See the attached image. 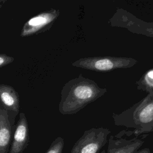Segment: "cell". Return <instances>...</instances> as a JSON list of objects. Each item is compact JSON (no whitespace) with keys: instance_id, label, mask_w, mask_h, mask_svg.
I'll return each instance as SVG.
<instances>
[{"instance_id":"cell-1","label":"cell","mask_w":153,"mask_h":153,"mask_svg":"<svg viewBox=\"0 0 153 153\" xmlns=\"http://www.w3.org/2000/svg\"><path fill=\"white\" fill-rule=\"evenodd\" d=\"M107 91L106 88L100 87L94 81L79 74L63 85L59 111L63 115L75 114Z\"/></svg>"},{"instance_id":"cell-2","label":"cell","mask_w":153,"mask_h":153,"mask_svg":"<svg viewBox=\"0 0 153 153\" xmlns=\"http://www.w3.org/2000/svg\"><path fill=\"white\" fill-rule=\"evenodd\" d=\"M115 125L133 128L134 135L147 134L153 128V91L120 114H112Z\"/></svg>"},{"instance_id":"cell-3","label":"cell","mask_w":153,"mask_h":153,"mask_svg":"<svg viewBox=\"0 0 153 153\" xmlns=\"http://www.w3.org/2000/svg\"><path fill=\"white\" fill-rule=\"evenodd\" d=\"M137 61L132 57L115 56H95L82 57L72 63L74 67L96 72H106L117 69L130 68Z\"/></svg>"},{"instance_id":"cell-4","label":"cell","mask_w":153,"mask_h":153,"mask_svg":"<svg viewBox=\"0 0 153 153\" xmlns=\"http://www.w3.org/2000/svg\"><path fill=\"white\" fill-rule=\"evenodd\" d=\"M110 130L104 127L85 130L74 145L71 153H99L108 143Z\"/></svg>"},{"instance_id":"cell-5","label":"cell","mask_w":153,"mask_h":153,"mask_svg":"<svg viewBox=\"0 0 153 153\" xmlns=\"http://www.w3.org/2000/svg\"><path fill=\"white\" fill-rule=\"evenodd\" d=\"M132 131L124 130L115 136H110L106 149L99 153H134L140 149L148 134L134 135V137L128 139Z\"/></svg>"},{"instance_id":"cell-6","label":"cell","mask_w":153,"mask_h":153,"mask_svg":"<svg viewBox=\"0 0 153 153\" xmlns=\"http://www.w3.org/2000/svg\"><path fill=\"white\" fill-rule=\"evenodd\" d=\"M60 15V11L50 8L41 11L28 19L23 25L20 36L22 38L36 35L48 30Z\"/></svg>"},{"instance_id":"cell-7","label":"cell","mask_w":153,"mask_h":153,"mask_svg":"<svg viewBox=\"0 0 153 153\" xmlns=\"http://www.w3.org/2000/svg\"><path fill=\"white\" fill-rule=\"evenodd\" d=\"M29 143L28 123L23 112L19 114V118L14 127L9 153H23Z\"/></svg>"},{"instance_id":"cell-8","label":"cell","mask_w":153,"mask_h":153,"mask_svg":"<svg viewBox=\"0 0 153 153\" xmlns=\"http://www.w3.org/2000/svg\"><path fill=\"white\" fill-rule=\"evenodd\" d=\"M0 103L8 112L9 118L14 124L16 116L20 110V99L17 92L11 85L0 84Z\"/></svg>"},{"instance_id":"cell-9","label":"cell","mask_w":153,"mask_h":153,"mask_svg":"<svg viewBox=\"0 0 153 153\" xmlns=\"http://www.w3.org/2000/svg\"><path fill=\"white\" fill-rule=\"evenodd\" d=\"M8 112L0 108V153H8L12 139V127Z\"/></svg>"},{"instance_id":"cell-10","label":"cell","mask_w":153,"mask_h":153,"mask_svg":"<svg viewBox=\"0 0 153 153\" xmlns=\"http://www.w3.org/2000/svg\"><path fill=\"white\" fill-rule=\"evenodd\" d=\"M136 88L148 94L153 91V68L146 71L136 83Z\"/></svg>"},{"instance_id":"cell-11","label":"cell","mask_w":153,"mask_h":153,"mask_svg":"<svg viewBox=\"0 0 153 153\" xmlns=\"http://www.w3.org/2000/svg\"><path fill=\"white\" fill-rule=\"evenodd\" d=\"M65 145V141L62 137H57L51 143L45 153H62Z\"/></svg>"},{"instance_id":"cell-12","label":"cell","mask_w":153,"mask_h":153,"mask_svg":"<svg viewBox=\"0 0 153 153\" xmlns=\"http://www.w3.org/2000/svg\"><path fill=\"white\" fill-rule=\"evenodd\" d=\"M14 60L13 57L8 56L5 53H0V68L11 63Z\"/></svg>"},{"instance_id":"cell-13","label":"cell","mask_w":153,"mask_h":153,"mask_svg":"<svg viewBox=\"0 0 153 153\" xmlns=\"http://www.w3.org/2000/svg\"><path fill=\"white\" fill-rule=\"evenodd\" d=\"M134 153H151V150L148 148H143L141 149H140L137 150Z\"/></svg>"},{"instance_id":"cell-14","label":"cell","mask_w":153,"mask_h":153,"mask_svg":"<svg viewBox=\"0 0 153 153\" xmlns=\"http://www.w3.org/2000/svg\"><path fill=\"white\" fill-rule=\"evenodd\" d=\"M7 2L6 0H0V10L2 8V6L4 5V4Z\"/></svg>"},{"instance_id":"cell-15","label":"cell","mask_w":153,"mask_h":153,"mask_svg":"<svg viewBox=\"0 0 153 153\" xmlns=\"http://www.w3.org/2000/svg\"><path fill=\"white\" fill-rule=\"evenodd\" d=\"M150 132H153V128H152L149 131V133H150Z\"/></svg>"}]
</instances>
